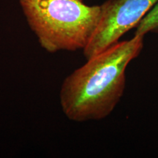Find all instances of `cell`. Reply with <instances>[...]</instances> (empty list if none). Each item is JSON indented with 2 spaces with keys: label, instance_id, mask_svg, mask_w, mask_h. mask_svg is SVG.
I'll return each instance as SVG.
<instances>
[{
  "label": "cell",
  "instance_id": "obj_1",
  "mask_svg": "<svg viewBox=\"0 0 158 158\" xmlns=\"http://www.w3.org/2000/svg\"><path fill=\"white\" fill-rule=\"evenodd\" d=\"M143 48V36L116 43L69 75L63 81L59 101L71 121L83 122L107 117L121 100L125 71Z\"/></svg>",
  "mask_w": 158,
  "mask_h": 158
},
{
  "label": "cell",
  "instance_id": "obj_2",
  "mask_svg": "<svg viewBox=\"0 0 158 158\" xmlns=\"http://www.w3.org/2000/svg\"><path fill=\"white\" fill-rule=\"evenodd\" d=\"M27 23L47 52L84 50L95 31L100 5L84 0H19Z\"/></svg>",
  "mask_w": 158,
  "mask_h": 158
},
{
  "label": "cell",
  "instance_id": "obj_3",
  "mask_svg": "<svg viewBox=\"0 0 158 158\" xmlns=\"http://www.w3.org/2000/svg\"><path fill=\"white\" fill-rule=\"evenodd\" d=\"M158 0H107L102 3L98 25L83 51L86 59L117 43L122 35L137 27Z\"/></svg>",
  "mask_w": 158,
  "mask_h": 158
},
{
  "label": "cell",
  "instance_id": "obj_4",
  "mask_svg": "<svg viewBox=\"0 0 158 158\" xmlns=\"http://www.w3.org/2000/svg\"><path fill=\"white\" fill-rule=\"evenodd\" d=\"M149 32L158 34V2L136 27L134 36H143Z\"/></svg>",
  "mask_w": 158,
  "mask_h": 158
}]
</instances>
